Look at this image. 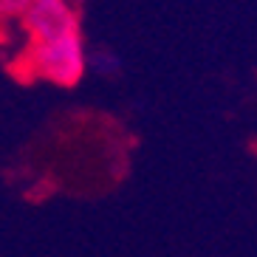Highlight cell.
Instances as JSON below:
<instances>
[{
    "label": "cell",
    "instance_id": "obj_2",
    "mask_svg": "<svg viewBox=\"0 0 257 257\" xmlns=\"http://www.w3.org/2000/svg\"><path fill=\"white\" fill-rule=\"evenodd\" d=\"M17 23L26 34V43H48L79 31L74 0H31Z\"/></svg>",
    "mask_w": 257,
    "mask_h": 257
},
{
    "label": "cell",
    "instance_id": "obj_1",
    "mask_svg": "<svg viewBox=\"0 0 257 257\" xmlns=\"http://www.w3.org/2000/svg\"><path fill=\"white\" fill-rule=\"evenodd\" d=\"M23 62L29 74L48 79L54 85H74L85 74V43L82 31L48 43H26Z\"/></svg>",
    "mask_w": 257,
    "mask_h": 257
}]
</instances>
